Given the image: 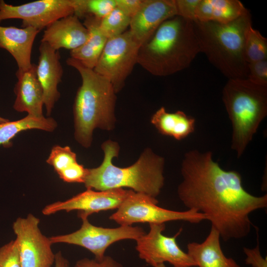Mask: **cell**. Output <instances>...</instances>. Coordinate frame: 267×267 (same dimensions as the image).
<instances>
[{
	"label": "cell",
	"mask_w": 267,
	"mask_h": 267,
	"mask_svg": "<svg viewBox=\"0 0 267 267\" xmlns=\"http://www.w3.org/2000/svg\"><path fill=\"white\" fill-rule=\"evenodd\" d=\"M178 197L188 210L205 215L224 241L246 237L252 226L250 215L267 207V195L256 196L242 185L241 175L225 171L211 151L187 152L181 168Z\"/></svg>",
	"instance_id": "6da1fadb"
},
{
	"label": "cell",
	"mask_w": 267,
	"mask_h": 267,
	"mask_svg": "<svg viewBox=\"0 0 267 267\" xmlns=\"http://www.w3.org/2000/svg\"><path fill=\"white\" fill-rule=\"evenodd\" d=\"M199 52L193 21L176 15L140 45L137 63L153 75L167 76L188 68Z\"/></svg>",
	"instance_id": "7a4b0ae2"
},
{
	"label": "cell",
	"mask_w": 267,
	"mask_h": 267,
	"mask_svg": "<svg viewBox=\"0 0 267 267\" xmlns=\"http://www.w3.org/2000/svg\"><path fill=\"white\" fill-rule=\"evenodd\" d=\"M104 157L97 168L87 169L84 183L87 189L104 191L128 187L137 193L156 198L164 183L162 157L147 149L133 165L126 168L112 164L119 148L114 141L108 140L101 145Z\"/></svg>",
	"instance_id": "3957f363"
},
{
	"label": "cell",
	"mask_w": 267,
	"mask_h": 267,
	"mask_svg": "<svg viewBox=\"0 0 267 267\" xmlns=\"http://www.w3.org/2000/svg\"><path fill=\"white\" fill-rule=\"evenodd\" d=\"M66 63L79 72L82 79L73 104L74 135L80 144L88 148L95 128H113L116 93L109 81L93 69L71 57Z\"/></svg>",
	"instance_id": "277c9868"
},
{
	"label": "cell",
	"mask_w": 267,
	"mask_h": 267,
	"mask_svg": "<svg viewBox=\"0 0 267 267\" xmlns=\"http://www.w3.org/2000/svg\"><path fill=\"white\" fill-rule=\"evenodd\" d=\"M251 24L249 11L226 24L193 21L200 52L228 79L247 78L244 42L246 30Z\"/></svg>",
	"instance_id": "5b68a950"
},
{
	"label": "cell",
	"mask_w": 267,
	"mask_h": 267,
	"mask_svg": "<svg viewBox=\"0 0 267 267\" xmlns=\"http://www.w3.org/2000/svg\"><path fill=\"white\" fill-rule=\"evenodd\" d=\"M222 99L232 125L231 148L240 158L267 116V86L247 79H228Z\"/></svg>",
	"instance_id": "8992f818"
},
{
	"label": "cell",
	"mask_w": 267,
	"mask_h": 267,
	"mask_svg": "<svg viewBox=\"0 0 267 267\" xmlns=\"http://www.w3.org/2000/svg\"><path fill=\"white\" fill-rule=\"evenodd\" d=\"M156 198L131 190L117 210L109 217L120 225H132L135 223L162 224L182 221L197 223L207 220V216L192 210L177 211L157 205Z\"/></svg>",
	"instance_id": "52a82bcc"
},
{
	"label": "cell",
	"mask_w": 267,
	"mask_h": 267,
	"mask_svg": "<svg viewBox=\"0 0 267 267\" xmlns=\"http://www.w3.org/2000/svg\"><path fill=\"white\" fill-rule=\"evenodd\" d=\"M140 46L130 30L107 40L93 70L109 81L116 93L123 89L137 63Z\"/></svg>",
	"instance_id": "ba28073f"
},
{
	"label": "cell",
	"mask_w": 267,
	"mask_h": 267,
	"mask_svg": "<svg viewBox=\"0 0 267 267\" xmlns=\"http://www.w3.org/2000/svg\"><path fill=\"white\" fill-rule=\"evenodd\" d=\"M82 224L77 230L66 234L49 237L52 244L66 243L85 248L93 254L95 259L101 260L107 249L113 243L124 239L137 240L145 231L140 226L120 225L106 228L92 224L88 218L81 219Z\"/></svg>",
	"instance_id": "9c48e42d"
},
{
	"label": "cell",
	"mask_w": 267,
	"mask_h": 267,
	"mask_svg": "<svg viewBox=\"0 0 267 267\" xmlns=\"http://www.w3.org/2000/svg\"><path fill=\"white\" fill-rule=\"evenodd\" d=\"M40 219L32 214L18 218L12 228L16 236L21 267H51L55 261L52 244L41 232Z\"/></svg>",
	"instance_id": "30bf717a"
},
{
	"label": "cell",
	"mask_w": 267,
	"mask_h": 267,
	"mask_svg": "<svg viewBox=\"0 0 267 267\" xmlns=\"http://www.w3.org/2000/svg\"><path fill=\"white\" fill-rule=\"evenodd\" d=\"M150 229L136 241L135 249L139 258L155 267L167 262L174 267H196V263L187 253L183 251L177 243L176 238L182 229L172 237L163 234L165 223L150 224Z\"/></svg>",
	"instance_id": "8fae6325"
},
{
	"label": "cell",
	"mask_w": 267,
	"mask_h": 267,
	"mask_svg": "<svg viewBox=\"0 0 267 267\" xmlns=\"http://www.w3.org/2000/svg\"><path fill=\"white\" fill-rule=\"evenodd\" d=\"M74 15L72 0H39L13 5L0 0V23L19 19L22 28L31 27L41 31L54 21Z\"/></svg>",
	"instance_id": "7c38bea8"
},
{
	"label": "cell",
	"mask_w": 267,
	"mask_h": 267,
	"mask_svg": "<svg viewBox=\"0 0 267 267\" xmlns=\"http://www.w3.org/2000/svg\"><path fill=\"white\" fill-rule=\"evenodd\" d=\"M131 189H114L104 191L87 190L71 198L56 201L45 206L42 213L45 216L64 211H78L81 219L100 211L118 209L128 196Z\"/></svg>",
	"instance_id": "4fadbf2b"
},
{
	"label": "cell",
	"mask_w": 267,
	"mask_h": 267,
	"mask_svg": "<svg viewBox=\"0 0 267 267\" xmlns=\"http://www.w3.org/2000/svg\"><path fill=\"white\" fill-rule=\"evenodd\" d=\"M176 15L175 0H142L139 9L131 18L130 30L141 45L165 21Z\"/></svg>",
	"instance_id": "5bb4252c"
},
{
	"label": "cell",
	"mask_w": 267,
	"mask_h": 267,
	"mask_svg": "<svg viewBox=\"0 0 267 267\" xmlns=\"http://www.w3.org/2000/svg\"><path fill=\"white\" fill-rule=\"evenodd\" d=\"M39 49L40 55L36 65V74L43 89L46 115L49 116L60 96L58 86L62 81L63 70L59 51L42 42Z\"/></svg>",
	"instance_id": "9a60e30c"
},
{
	"label": "cell",
	"mask_w": 267,
	"mask_h": 267,
	"mask_svg": "<svg viewBox=\"0 0 267 267\" xmlns=\"http://www.w3.org/2000/svg\"><path fill=\"white\" fill-rule=\"evenodd\" d=\"M88 29L75 15H71L58 19L44 32L42 42L47 44L55 50L65 48L75 49L88 39Z\"/></svg>",
	"instance_id": "2e32d148"
},
{
	"label": "cell",
	"mask_w": 267,
	"mask_h": 267,
	"mask_svg": "<svg viewBox=\"0 0 267 267\" xmlns=\"http://www.w3.org/2000/svg\"><path fill=\"white\" fill-rule=\"evenodd\" d=\"M17 81L14 91L16 98L14 109L19 112H26L28 115L36 117H44L43 107L44 93L36 74V65L24 71L17 69Z\"/></svg>",
	"instance_id": "e0dca14e"
},
{
	"label": "cell",
	"mask_w": 267,
	"mask_h": 267,
	"mask_svg": "<svg viewBox=\"0 0 267 267\" xmlns=\"http://www.w3.org/2000/svg\"><path fill=\"white\" fill-rule=\"evenodd\" d=\"M40 32L31 27L19 28L0 26V48L6 50L13 56L18 70H26L32 66L33 45Z\"/></svg>",
	"instance_id": "ac0fdd59"
},
{
	"label": "cell",
	"mask_w": 267,
	"mask_h": 267,
	"mask_svg": "<svg viewBox=\"0 0 267 267\" xmlns=\"http://www.w3.org/2000/svg\"><path fill=\"white\" fill-rule=\"evenodd\" d=\"M219 232L211 227L202 243L190 242L187 254L199 267H240L232 258L226 257L222 249Z\"/></svg>",
	"instance_id": "d6986e66"
},
{
	"label": "cell",
	"mask_w": 267,
	"mask_h": 267,
	"mask_svg": "<svg viewBox=\"0 0 267 267\" xmlns=\"http://www.w3.org/2000/svg\"><path fill=\"white\" fill-rule=\"evenodd\" d=\"M248 11L238 0H200L195 18L196 20L201 22L226 24Z\"/></svg>",
	"instance_id": "ffe728a7"
},
{
	"label": "cell",
	"mask_w": 267,
	"mask_h": 267,
	"mask_svg": "<svg viewBox=\"0 0 267 267\" xmlns=\"http://www.w3.org/2000/svg\"><path fill=\"white\" fill-rule=\"evenodd\" d=\"M100 20L91 16L84 18L83 24L89 37L83 44L70 52V57L91 69L96 66L108 40L99 28Z\"/></svg>",
	"instance_id": "44dd1931"
},
{
	"label": "cell",
	"mask_w": 267,
	"mask_h": 267,
	"mask_svg": "<svg viewBox=\"0 0 267 267\" xmlns=\"http://www.w3.org/2000/svg\"><path fill=\"white\" fill-rule=\"evenodd\" d=\"M151 122L160 133L179 140L186 137L195 130L194 118L182 111L167 112L163 107L154 114Z\"/></svg>",
	"instance_id": "7402d4cb"
},
{
	"label": "cell",
	"mask_w": 267,
	"mask_h": 267,
	"mask_svg": "<svg viewBox=\"0 0 267 267\" xmlns=\"http://www.w3.org/2000/svg\"><path fill=\"white\" fill-rule=\"evenodd\" d=\"M57 124L51 117H36L30 115L20 120L0 123V145L9 147L10 140L21 132L38 129L52 132Z\"/></svg>",
	"instance_id": "603a6c76"
},
{
	"label": "cell",
	"mask_w": 267,
	"mask_h": 267,
	"mask_svg": "<svg viewBox=\"0 0 267 267\" xmlns=\"http://www.w3.org/2000/svg\"><path fill=\"white\" fill-rule=\"evenodd\" d=\"M244 56L247 63L267 59V39L252 24L245 33Z\"/></svg>",
	"instance_id": "cb8c5ba5"
},
{
	"label": "cell",
	"mask_w": 267,
	"mask_h": 267,
	"mask_svg": "<svg viewBox=\"0 0 267 267\" xmlns=\"http://www.w3.org/2000/svg\"><path fill=\"white\" fill-rule=\"evenodd\" d=\"M74 15L79 19L91 16L101 20L116 7L115 0H72Z\"/></svg>",
	"instance_id": "d4e9b609"
},
{
	"label": "cell",
	"mask_w": 267,
	"mask_h": 267,
	"mask_svg": "<svg viewBox=\"0 0 267 267\" xmlns=\"http://www.w3.org/2000/svg\"><path fill=\"white\" fill-rule=\"evenodd\" d=\"M131 20V17L116 6L100 20L99 28L107 39H111L126 32Z\"/></svg>",
	"instance_id": "484cf974"
},
{
	"label": "cell",
	"mask_w": 267,
	"mask_h": 267,
	"mask_svg": "<svg viewBox=\"0 0 267 267\" xmlns=\"http://www.w3.org/2000/svg\"><path fill=\"white\" fill-rule=\"evenodd\" d=\"M46 162L52 166L58 174L72 164L77 162L76 154L69 146H54Z\"/></svg>",
	"instance_id": "4316f807"
},
{
	"label": "cell",
	"mask_w": 267,
	"mask_h": 267,
	"mask_svg": "<svg viewBox=\"0 0 267 267\" xmlns=\"http://www.w3.org/2000/svg\"><path fill=\"white\" fill-rule=\"evenodd\" d=\"M0 267H21L16 240L0 248Z\"/></svg>",
	"instance_id": "83f0119b"
},
{
	"label": "cell",
	"mask_w": 267,
	"mask_h": 267,
	"mask_svg": "<svg viewBox=\"0 0 267 267\" xmlns=\"http://www.w3.org/2000/svg\"><path fill=\"white\" fill-rule=\"evenodd\" d=\"M247 79L255 84L267 86V59L248 63Z\"/></svg>",
	"instance_id": "f1b7e54d"
},
{
	"label": "cell",
	"mask_w": 267,
	"mask_h": 267,
	"mask_svg": "<svg viewBox=\"0 0 267 267\" xmlns=\"http://www.w3.org/2000/svg\"><path fill=\"white\" fill-rule=\"evenodd\" d=\"M87 174V168L75 162L58 174L64 181L69 183H84Z\"/></svg>",
	"instance_id": "f546056e"
},
{
	"label": "cell",
	"mask_w": 267,
	"mask_h": 267,
	"mask_svg": "<svg viewBox=\"0 0 267 267\" xmlns=\"http://www.w3.org/2000/svg\"><path fill=\"white\" fill-rule=\"evenodd\" d=\"M199 0H175L177 15L187 20L195 21V11Z\"/></svg>",
	"instance_id": "4dcf8cb0"
},
{
	"label": "cell",
	"mask_w": 267,
	"mask_h": 267,
	"mask_svg": "<svg viewBox=\"0 0 267 267\" xmlns=\"http://www.w3.org/2000/svg\"><path fill=\"white\" fill-rule=\"evenodd\" d=\"M74 267H124L119 262L109 256H105L101 260L85 258L78 260Z\"/></svg>",
	"instance_id": "1f68e13d"
},
{
	"label": "cell",
	"mask_w": 267,
	"mask_h": 267,
	"mask_svg": "<svg viewBox=\"0 0 267 267\" xmlns=\"http://www.w3.org/2000/svg\"><path fill=\"white\" fill-rule=\"evenodd\" d=\"M243 251L246 256L245 263L247 265L253 267H267V257L264 259L261 255L259 244L253 248L244 247Z\"/></svg>",
	"instance_id": "d6a6232c"
},
{
	"label": "cell",
	"mask_w": 267,
	"mask_h": 267,
	"mask_svg": "<svg viewBox=\"0 0 267 267\" xmlns=\"http://www.w3.org/2000/svg\"><path fill=\"white\" fill-rule=\"evenodd\" d=\"M142 0H115L116 6L131 18L139 9Z\"/></svg>",
	"instance_id": "836d02e7"
},
{
	"label": "cell",
	"mask_w": 267,
	"mask_h": 267,
	"mask_svg": "<svg viewBox=\"0 0 267 267\" xmlns=\"http://www.w3.org/2000/svg\"><path fill=\"white\" fill-rule=\"evenodd\" d=\"M54 267H71L69 261L63 256L61 251L55 254Z\"/></svg>",
	"instance_id": "e575fe53"
},
{
	"label": "cell",
	"mask_w": 267,
	"mask_h": 267,
	"mask_svg": "<svg viewBox=\"0 0 267 267\" xmlns=\"http://www.w3.org/2000/svg\"><path fill=\"white\" fill-rule=\"evenodd\" d=\"M9 121V120L7 119L4 118L3 117H1L0 116V123H2L4 122H6Z\"/></svg>",
	"instance_id": "d590c367"
},
{
	"label": "cell",
	"mask_w": 267,
	"mask_h": 267,
	"mask_svg": "<svg viewBox=\"0 0 267 267\" xmlns=\"http://www.w3.org/2000/svg\"><path fill=\"white\" fill-rule=\"evenodd\" d=\"M155 267H166L164 264H161L160 265H157Z\"/></svg>",
	"instance_id": "8d00e7d4"
}]
</instances>
